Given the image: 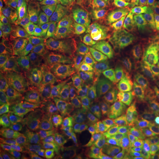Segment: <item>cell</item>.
Returning a JSON list of instances; mask_svg holds the SVG:
<instances>
[{
  "label": "cell",
  "mask_w": 159,
  "mask_h": 159,
  "mask_svg": "<svg viewBox=\"0 0 159 159\" xmlns=\"http://www.w3.org/2000/svg\"><path fill=\"white\" fill-rule=\"evenodd\" d=\"M0 159H26L20 152L19 142L6 126L0 131Z\"/></svg>",
  "instance_id": "obj_22"
},
{
  "label": "cell",
  "mask_w": 159,
  "mask_h": 159,
  "mask_svg": "<svg viewBox=\"0 0 159 159\" xmlns=\"http://www.w3.org/2000/svg\"><path fill=\"white\" fill-rule=\"evenodd\" d=\"M118 14L117 10L111 6H92L88 11L86 19L93 23H98L108 20Z\"/></svg>",
  "instance_id": "obj_24"
},
{
  "label": "cell",
  "mask_w": 159,
  "mask_h": 159,
  "mask_svg": "<svg viewBox=\"0 0 159 159\" xmlns=\"http://www.w3.org/2000/svg\"><path fill=\"white\" fill-rule=\"evenodd\" d=\"M55 51L51 59L43 67H52L57 65L71 53H73L82 43L80 34V10L75 4L68 15L58 25L54 34Z\"/></svg>",
  "instance_id": "obj_6"
},
{
  "label": "cell",
  "mask_w": 159,
  "mask_h": 159,
  "mask_svg": "<svg viewBox=\"0 0 159 159\" xmlns=\"http://www.w3.org/2000/svg\"><path fill=\"white\" fill-rule=\"evenodd\" d=\"M8 20V7L6 0H0V36L4 37V30Z\"/></svg>",
  "instance_id": "obj_25"
},
{
  "label": "cell",
  "mask_w": 159,
  "mask_h": 159,
  "mask_svg": "<svg viewBox=\"0 0 159 159\" xmlns=\"http://www.w3.org/2000/svg\"><path fill=\"white\" fill-rule=\"evenodd\" d=\"M90 159H105L103 158V157H100L99 155H97V154L94 153L93 155H92V157H91Z\"/></svg>",
  "instance_id": "obj_30"
},
{
  "label": "cell",
  "mask_w": 159,
  "mask_h": 159,
  "mask_svg": "<svg viewBox=\"0 0 159 159\" xmlns=\"http://www.w3.org/2000/svg\"><path fill=\"white\" fill-rule=\"evenodd\" d=\"M5 126L10 131L19 144L30 145L37 148V139L32 124L28 118H16L6 115Z\"/></svg>",
  "instance_id": "obj_19"
},
{
  "label": "cell",
  "mask_w": 159,
  "mask_h": 159,
  "mask_svg": "<svg viewBox=\"0 0 159 159\" xmlns=\"http://www.w3.org/2000/svg\"><path fill=\"white\" fill-rule=\"evenodd\" d=\"M105 74L100 68L90 65L70 83L83 101L89 106H93L102 95L105 84Z\"/></svg>",
  "instance_id": "obj_11"
},
{
  "label": "cell",
  "mask_w": 159,
  "mask_h": 159,
  "mask_svg": "<svg viewBox=\"0 0 159 159\" xmlns=\"http://www.w3.org/2000/svg\"><path fill=\"white\" fill-rule=\"evenodd\" d=\"M90 65L89 51L83 39L80 45L68 57L52 67H43L42 71L47 75H60L70 82Z\"/></svg>",
  "instance_id": "obj_12"
},
{
  "label": "cell",
  "mask_w": 159,
  "mask_h": 159,
  "mask_svg": "<svg viewBox=\"0 0 159 159\" xmlns=\"http://www.w3.org/2000/svg\"><path fill=\"white\" fill-rule=\"evenodd\" d=\"M34 128L39 159H60L74 148L86 119L74 114L53 113L29 119Z\"/></svg>",
  "instance_id": "obj_1"
},
{
  "label": "cell",
  "mask_w": 159,
  "mask_h": 159,
  "mask_svg": "<svg viewBox=\"0 0 159 159\" xmlns=\"http://www.w3.org/2000/svg\"><path fill=\"white\" fill-rule=\"evenodd\" d=\"M101 140L102 137L89 121H86L84 129L74 148L60 159H88L96 152Z\"/></svg>",
  "instance_id": "obj_18"
},
{
  "label": "cell",
  "mask_w": 159,
  "mask_h": 159,
  "mask_svg": "<svg viewBox=\"0 0 159 159\" xmlns=\"http://www.w3.org/2000/svg\"><path fill=\"white\" fill-rule=\"evenodd\" d=\"M75 4H76L75 0H54L53 1L51 23L49 27L53 35L55 34L58 25L68 15V13Z\"/></svg>",
  "instance_id": "obj_23"
},
{
  "label": "cell",
  "mask_w": 159,
  "mask_h": 159,
  "mask_svg": "<svg viewBox=\"0 0 159 159\" xmlns=\"http://www.w3.org/2000/svg\"><path fill=\"white\" fill-rule=\"evenodd\" d=\"M84 119L101 137L124 129H132L134 119L130 114L94 105L89 107Z\"/></svg>",
  "instance_id": "obj_8"
},
{
  "label": "cell",
  "mask_w": 159,
  "mask_h": 159,
  "mask_svg": "<svg viewBox=\"0 0 159 159\" xmlns=\"http://www.w3.org/2000/svg\"><path fill=\"white\" fill-rule=\"evenodd\" d=\"M0 57L1 63L11 72L18 74L30 72L26 59L21 53L7 41L0 43Z\"/></svg>",
  "instance_id": "obj_20"
},
{
  "label": "cell",
  "mask_w": 159,
  "mask_h": 159,
  "mask_svg": "<svg viewBox=\"0 0 159 159\" xmlns=\"http://www.w3.org/2000/svg\"><path fill=\"white\" fill-rule=\"evenodd\" d=\"M54 0H10L19 17L34 20L43 26L50 27Z\"/></svg>",
  "instance_id": "obj_16"
},
{
  "label": "cell",
  "mask_w": 159,
  "mask_h": 159,
  "mask_svg": "<svg viewBox=\"0 0 159 159\" xmlns=\"http://www.w3.org/2000/svg\"><path fill=\"white\" fill-rule=\"evenodd\" d=\"M36 92L30 102L28 119L52 113H69L85 117L89 105L77 91L53 75H34Z\"/></svg>",
  "instance_id": "obj_3"
},
{
  "label": "cell",
  "mask_w": 159,
  "mask_h": 159,
  "mask_svg": "<svg viewBox=\"0 0 159 159\" xmlns=\"http://www.w3.org/2000/svg\"><path fill=\"white\" fill-rule=\"evenodd\" d=\"M7 97L8 96L5 92V90L3 89H1V90H0V111H1V113L8 108L9 102H8Z\"/></svg>",
  "instance_id": "obj_27"
},
{
  "label": "cell",
  "mask_w": 159,
  "mask_h": 159,
  "mask_svg": "<svg viewBox=\"0 0 159 159\" xmlns=\"http://www.w3.org/2000/svg\"><path fill=\"white\" fill-rule=\"evenodd\" d=\"M138 146L159 153V114L151 112L134 122L132 127Z\"/></svg>",
  "instance_id": "obj_13"
},
{
  "label": "cell",
  "mask_w": 159,
  "mask_h": 159,
  "mask_svg": "<svg viewBox=\"0 0 159 159\" xmlns=\"http://www.w3.org/2000/svg\"><path fill=\"white\" fill-rule=\"evenodd\" d=\"M159 112V66H153L142 91L138 108L130 114L134 122L145 114Z\"/></svg>",
  "instance_id": "obj_14"
},
{
  "label": "cell",
  "mask_w": 159,
  "mask_h": 159,
  "mask_svg": "<svg viewBox=\"0 0 159 159\" xmlns=\"http://www.w3.org/2000/svg\"><path fill=\"white\" fill-rule=\"evenodd\" d=\"M152 68L153 66L149 65L118 77L126 89V111H132L134 112L138 108L142 91Z\"/></svg>",
  "instance_id": "obj_15"
},
{
  "label": "cell",
  "mask_w": 159,
  "mask_h": 159,
  "mask_svg": "<svg viewBox=\"0 0 159 159\" xmlns=\"http://www.w3.org/2000/svg\"><path fill=\"white\" fill-rule=\"evenodd\" d=\"M148 62L151 66H159V41L157 45L149 53L148 58Z\"/></svg>",
  "instance_id": "obj_26"
},
{
  "label": "cell",
  "mask_w": 159,
  "mask_h": 159,
  "mask_svg": "<svg viewBox=\"0 0 159 159\" xmlns=\"http://www.w3.org/2000/svg\"><path fill=\"white\" fill-rule=\"evenodd\" d=\"M124 26L132 37L148 53L159 41V14L130 15L125 18Z\"/></svg>",
  "instance_id": "obj_10"
},
{
  "label": "cell",
  "mask_w": 159,
  "mask_h": 159,
  "mask_svg": "<svg viewBox=\"0 0 159 159\" xmlns=\"http://www.w3.org/2000/svg\"><path fill=\"white\" fill-rule=\"evenodd\" d=\"M119 11L127 15L159 14V0H129L119 7Z\"/></svg>",
  "instance_id": "obj_21"
},
{
  "label": "cell",
  "mask_w": 159,
  "mask_h": 159,
  "mask_svg": "<svg viewBox=\"0 0 159 159\" xmlns=\"http://www.w3.org/2000/svg\"><path fill=\"white\" fill-rule=\"evenodd\" d=\"M126 89L117 76L105 74V84L96 105L111 110L126 111Z\"/></svg>",
  "instance_id": "obj_17"
},
{
  "label": "cell",
  "mask_w": 159,
  "mask_h": 159,
  "mask_svg": "<svg viewBox=\"0 0 159 159\" xmlns=\"http://www.w3.org/2000/svg\"><path fill=\"white\" fill-rule=\"evenodd\" d=\"M147 63V52L130 35L125 34L119 40L115 56V76H123Z\"/></svg>",
  "instance_id": "obj_9"
},
{
  "label": "cell",
  "mask_w": 159,
  "mask_h": 159,
  "mask_svg": "<svg viewBox=\"0 0 159 159\" xmlns=\"http://www.w3.org/2000/svg\"><path fill=\"white\" fill-rule=\"evenodd\" d=\"M158 114H159V112H158Z\"/></svg>",
  "instance_id": "obj_32"
},
{
  "label": "cell",
  "mask_w": 159,
  "mask_h": 159,
  "mask_svg": "<svg viewBox=\"0 0 159 159\" xmlns=\"http://www.w3.org/2000/svg\"><path fill=\"white\" fill-rule=\"evenodd\" d=\"M109 1H112V2H116V3H119V4H125L126 2H128L129 0H109Z\"/></svg>",
  "instance_id": "obj_29"
},
{
  "label": "cell",
  "mask_w": 159,
  "mask_h": 159,
  "mask_svg": "<svg viewBox=\"0 0 159 159\" xmlns=\"http://www.w3.org/2000/svg\"><path fill=\"white\" fill-rule=\"evenodd\" d=\"M5 41L21 53L33 71H42L55 51V38L51 30L30 18L20 17L7 23L0 43Z\"/></svg>",
  "instance_id": "obj_2"
},
{
  "label": "cell",
  "mask_w": 159,
  "mask_h": 159,
  "mask_svg": "<svg viewBox=\"0 0 159 159\" xmlns=\"http://www.w3.org/2000/svg\"><path fill=\"white\" fill-rule=\"evenodd\" d=\"M84 42L91 64L104 72L114 74L118 36H114L85 20Z\"/></svg>",
  "instance_id": "obj_5"
},
{
  "label": "cell",
  "mask_w": 159,
  "mask_h": 159,
  "mask_svg": "<svg viewBox=\"0 0 159 159\" xmlns=\"http://www.w3.org/2000/svg\"><path fill=\"white\" fill-rule=\"evenodd\" d=\"M144 149L138 148L132 129H124L102 137L95 153L105 159H138Z\"/></svg>",
  "instance_id": "obj_7"
},
{
  "label": "cell",
  "mask_w": 159,
  "mask_h": 159,
  "mask_svg": "<svg viewBox=\"0 0 159 159\" xmlns=\"http://www.w3.org/2000/svg\"><path fill=\"white\" fill-rule=\"evenodd\" d=\"M138 159H159V156L157 155H152V156H148L145 153L144 151L142 152V156Z\"/></svg>",
  "instance_id": "obj_28"
},
{
  "label": "cell",
  "mask_w": 159,
  "mask_h": 159,
  "mask_svg": "<svg viewBox=\"0 0 159 159\" xmlns=\"http://www.w3.org/2000/svg\"><path fill=\"white\" fill-rule=\"evenodd\" d=\"M0 84L9 97L7 114L16 118H28L30 102L36 92L34 75L31 72H11L1 63Z\"/></svg>",
  "instance_id": "obj_4"
},
{
  "label": "cell",
  "mask_w": 159,
  "mask_h": 159,
  "mask_svg": "<svg viewBox=\"0 0 159 159\" xmlns=\"http://www.w3.org/2000/svg\"><path fill=\"white\" fill-rule=\"evenodd\" d=\"M78 1H79V2H80V4H83V3L85 2L86 0H78Z\"/></svg>",
  "instance_id": "obj_31"
}]
</instances>
